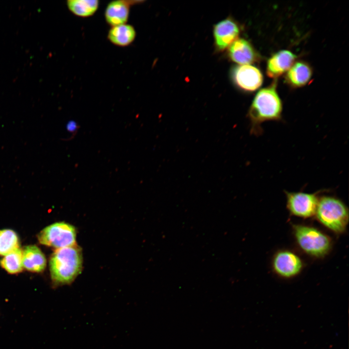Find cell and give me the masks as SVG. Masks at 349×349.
Wrapping results in <instances>:
<instances>
[{"instance_id":"cell-2","label":"cell","mask_w":349,"mask_h":349,"mask_svg":"<svg viewBox=\"0 0 349 349\" xmlns=\"http://www.w3.org/2000/svg\"><path fill=\"white\" fill-rule=\"evenodd\" d=\"M82 265L81 249L76 244L56 249L49 261L51 278L54 286L71 284L80 273Z\"/></svg>"},{"instance_id":"cell-4","label":"cell","mask_w":349,"mask_h":349,"mask_svg":"<svg viewBox=\"0 0 349 349\" xmlns=\"http://www.w3.org/2000/svg\"><path fill=\"white\" fill-rule=\"evenodd\" d=\"M292 230L299 247L311 256L322 258L326 255L332 248L331 238L315 227L293 224Z\"/></svg>"},{"instance_id":"cell-14","label":"cell","mask_w":349,"mask_h":349,"mask_svg":"<svg viewBox=\"0 0 349 349\" xmlns=\"http://www.w3.org/2000/svg\"><path fill=\"white\" fill-rule=\"evenodd\" d=\"M136 34L134 27L126 23L111 27L107 34V39L116 46L126 47L134 41Z\"/></svg>"},{"instance_id":"cell-7","label":"cell","mask_w":349,"mask_h":349,"mask_svg":"<svg viewBox=\"0 0 349 349\" xmlns=\"http://www.w3.org/2000/svg\"><path fill=\"white\" fill-rule=\"evenodd\" d=\"M303 265L298 254L287 250L277 252L272 259V268L275 274L285 279L298 275L302 271Z\"/></svg>"},{"instance_id":"cell-18","label":"cell","mask_w":349,"mask_h":349,"mask_svg":"<svg viewBox=\"0 0 349 349\" xmlns=\"http://www.w3.org/2000/svg\"><path fill=\"white\" fill-rule=\"evenodd\" d=\"M19 248V238L13 230H0V255H5Z\"/></svg>"},{"instance_id":"cell-13","label":"cell","mask_w":349,"mask_h":349,"mask_svg":"<svg viewBox=\"0 0 349 349\" xmlns=\"http://www.w3.org/2000/svg\"><path fill=\"white\" fill-rule=\"evenodd\" d=\"M312 74V68L308 63L302 61H297L287 71L286 81L292 87H301L310 82Z\"/></svg>"},{"instance_id":"cell-3","label":"cell","mask_w":349,"mask_h":349,"mask_svg":"<svg viewBox=\"0 0 349 349\" xmlns=\"http://www.w3.org/2000/svg\"><path fill=\"white\" fill-rule=\"evenodd\" d=\"M317 220L337 234L344 233L349 222V210L340 198L329 194L319 196L315 213Z\"/></svg>"},{"instance_id":"cell-1","label":"cell","mask_w":349,"mask_h":349,"mask_svg":"<svg viewBox=\"0 0 349 349\" xmlns=\"http://www.w3.org/2000/svg\"><path fill=\"white\" fill-rule=\"evenodd\" d=\"M276 81L260 90L254 97L248 112L250 132L260 136L263 132L262 125L269 121L283 120V103L277 91Z\"/></svg>"},{"instance_id":"cell-15","label":"cell","mask_w":349,"mask_h":349,"mask_svg":"<svg viewBox=\"0 0 349 349\" xmlns=\"http://www.w3.org/2000/svg\"><path fill=\"white\" fill-rule=\"evenodd\" d=\"M23 268L34 272L43 271L46 267V258L36 246L29 245L22 251Z\"/></svg>"},{"instance_id":"cell-16","label":"cell","mask_w":349,"mask_h":349,"mask_svg":"<svg viewBox=\"0 0 349 349\" xmlns=\"http://www.w3.org/2000/svg\"><path fill=\"white\" fill-rule=\"evenodd\" d=\"M66 5L74 15L83 18L93 16L99 6L98 0H68Z\"/></svg>"},{"instance_id":"cell-9","label":"cell","mask_w":349,"mask_h":349,"mask_svg":"<svg viewBox=\"0 0 349 349\" xmlns=\"http://www.w3.org/2000/svg\"><path fill=\"white\" fill-rule=\"evenodd\" d=\"M240 28L233 18L228 17L214 26V44L218 51H223L236 41Z\"/></svg>"},{"instance_id":"cell-12","label":"cell","mask_w":349,"mask_h":349,"mask_svg":"<svg viewBox=\"0 0 349 349\" xmlns=\"http://www.w3.org/2000/svg\"><path fill=\"white\" fill-rule=\"evenodd\" d=\"M297 58L289 50H281L273 54L268 60L266 73L270 78H276L287 72Z\"/></svg>"},{"instance_id":"cell-8","label":"cell","mask_w":349,"mask_h":349,"mask_svg":"<svg viewBox=\"0 0 349 349\" xmlns=\"http://www.w3.org/2000/svg\"><path fill=\"white\" fill-rule=\"evenodd\" d=\"M231 75L234 83L246 92L255 91L261 86L263 81L261 71L251 64L235 66Z\"/></svg>"},{"instance_id":"cell-19","label":"cell","mask_w":349,"mask_h":349,"mask_svg":"<svg viewBox=\"0 0 349 349\" xmlns=\"http://www.w3.org/2000/svg\"><path fill=\"white\" fill-rule=\"evenodd\" d=\"M66 128L68 131L72 133L76 132L78 128L77 123L74 120H70L66 125Z\"/></svg>"},{"instance_id":"cell-17","label":"cell","mask_w":349,"mask_h":349,"mask_svg":"<svg viewBox=\"0 0 349 349\" xmlns=\"http://www.w3.org/2000/svg\"><path fill=\"white\" fill-rule=\"evenodd\" d=\"M0 265L10 274L20 272L23 269L22 251L18 248L4 255L0 261Z\"/></svg>"},{"instance_id":"cell-11","label":"cell","mask_w":349,"mask_h":349,"mask_svg":"<svg viewBox=\"0 0 349 349\" xmlns=\"http://www.w3.org/2000/svg\"><path fill=\"white\" fill-rule=\"evenodd\" d=\"M228 55L232 61L240 65L250 64L259 58L251 43L243 38L237 39L229 47Z\"/></svg>"},{"instance_id":"cell-10","label":"cell","mask_w":349,"mask_h":349,"mask_svg":"<svg viewBox=\"0 0 349 349\" xmlns=\"http://www.w3.org/2000/svg\"><path fill=\"white\" fill-rule=\"evenodd\" d=\"M141 0H115L107 5L104 11L106 23L111 27L127 23L131 7Z\"/></svg>"},{"instance_id":"cell-5","label":"cell","mask_w":349,"mask_h":349,"mask_svg":"<svg viewBox=\"0 0 349 349\" xmlns=\"http://www.w3.org/2000/svg\"><path fill=\"white\" fill-rule=\"evenodd\" d=\"M77 231L72 224L61 222L51 224L43 229L39 234V242L57 249L76 244Z\"/></svg>"},{"instance_id":"cell-6","label":"cell","mask_w":349,"mask_h":349,"mask_svg":"<svg viewBox=\"0 0 349 349\" xmlns=\"http://www.w3.org/2000/svg\"><path fill=\"white\" fill-rule=\"evenodd\" d=\"M324 191L307 193L284 190L287 209L291 215L298 217L304 219L312 217L315 215L319 195Z\"/></svg>"}]
</instances>
